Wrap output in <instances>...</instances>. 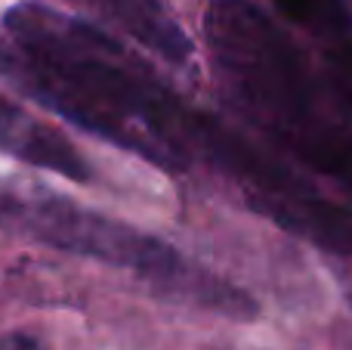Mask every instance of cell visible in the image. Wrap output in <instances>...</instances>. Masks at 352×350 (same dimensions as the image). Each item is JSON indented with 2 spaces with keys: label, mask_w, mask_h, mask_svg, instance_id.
I'll return each mask as SVG.
<instances>
[{
  "label": "cell",
  "mask_w": 352,
  "mask_h": 350,
  "mask_svg": "<svg viewBox=\"0 0 352 350\" xmlns=\"http://www.w3.org/2000/svg\"><path fill=\"white\" fill-rule=\"evenodd\" d=\"M204 34L229 96L303 165L352 189V136L291 37L254 0H213Z\"/></svg>",
  "instance_id": "obj_2"
},
{
  "label": "cell",
  "mask_w": 352,
  "mask_h": 350,
  "mask_svg": "<svg viewBox=\"0 0 352 350\" xmlns=\"http://www.w3.org/2000/svg\"><path fill=\"white\" fill-rule=\"evenodd\" d=\"M0 152L78 183L90 180V165L78 155V149L59 130L43 124L22 105L10 103L3 93H0Z\"/></svg>",
  "instance_id": "obj_5"
},
{
  "label": "cell",
  "mask_w": 352,
  "mask_h": 350,
  "mask_svg": "<svg viewBox=\"0 0 352 350\" xmlns=\"http://www.w3.org/2000/svg\"><path fill=\"white\" fill-rule=\"evenodd\" d=\"M84 3L93 6L105 22L130 34L142 50L155 53L158 59L170 65H182L192 59V37L170 16L164 0H84Z\"/></svg>",
  "instance_id": "obj_6"
},
{
  "label": "cell",
  "mask_w": 352,
  "mask_h": 350,
  "mask_svg": "<svg viewBox=\"0 0 352 350\" xmlns=\"http://www.w3.org/2000/svg\"><path fill=\"white\" fill-rule=\"evenodd\" d=\"M322 47L328 90L352 118V10L349 0H272Z\"/></svg>",
  "instance_id": "obj_4"
},
{
  "label": "cell",
  "mask_w": 352,
  "mask_h": 350,
  "mask_svg": "<svg viewBox=\"0 0 352 350\" xmlns=\"http://www.w3.org/2000/svg\"><path fill=\"white\" fill-rule=\"evenodd\" d=\"M0 227L19 229L59 251L93 258L99 264L130 270L152 282L173 285L176 291L201 298V304L217 307L223 313H250L248 298L232 291L229 285H219L210 276H198L179 258V251L161 242L158 236H148L99 211L80 208L62 196L0 192Z\"/></svg>",
  "instance_id": "obj_3"
},
{
  "label": "cell",
  "mask_w": 352,
  "mask_h": 350,
  "mask_svg": "<svg viewBox=\"0 0 352 350\" xmlns=\"http://www.w3.org/2000/svg\"><path fill=\"white\" fill-rule=\"evenodd\" d=\"M0 350H47V347L28 332H10L0 338Z\"/></svg>",
  "instance_id": "obj_7"
},
{
  "label": "cell",
  "mask_w": 352,
  "mask_h": 350,
  "mask_svg": "<svg viewBox=\"0 0 352 350\" xmlns=\"http://www.w3.org/2000/svg\"><path fill=\"white\" fill-rule=\"evenodd\" d=\"M3 31L0 72L74 127L164 171H186L204 149L210 118L182 105L102 28L25 0L3 16Z\"/></svg>",
  "instance_id": "obj_1"
}]
</instances>
